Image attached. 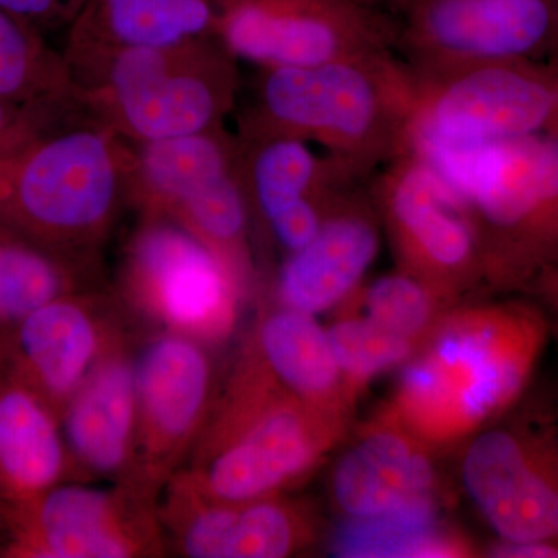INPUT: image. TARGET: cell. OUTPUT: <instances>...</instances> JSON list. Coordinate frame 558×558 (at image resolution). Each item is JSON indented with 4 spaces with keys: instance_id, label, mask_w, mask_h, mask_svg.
<instances>
[{
    "instance_id": "obj_1",
    "label": "cell",
    "mask_w": 558,
    "mask_h": 558,
    "mask_svg": "<svg viewBox=\"0 0 558 558\" xmlns=\"http://www.w3.org/2000/svg\"><path fill=\"white\" fill-rule=\"evenodd\" d=\"M549 333L546 312L526 301L450 307L407 360L387 410L432 449L469 440L521 398Z\"/></svg>"
},
{
    "instance_id": "obj_2",
    "label": "cell",
    "mask_w": 558,
    "mask_h": 558,
    "mask_svg": "<svg viewBox=\"0 0 558 558\" xmlns=\"http://www.w3.org/2000/svg\"><path fill=\"white\" fill-rule=\"evenodd\" d=\"M416 90V76L392 49L256 69L240 121L307 140L371 180L405 153Z\"/></svg>"
},
{
    "instance_id": "obj_3",
    "label": "cell",
    "mask_w": 558,
    "mask_h": 558,
    "mask_svg": "<svg viewBox=\"0 0 558 558\" xmlns=\"http://www.w3.org/2000/svg\"><path fill=\"white\" fill-rule=\"evenodd\" d=\"M348 424L295 398L245 343L179 472L218 501L281 495L318 468Z\"/></svg>"
},
{
    "instance_id": "obj_4",
    "label": "cell",
    "mask_w": 558,
    "mask_h": 558,
    "mask_svg": "<svg viewBox=\"0 0 558 558\" xmlns=\"http://www.w3.org/2000/svg\"><path fill=\"white\" fill-rule=\"evenodd\" d=\"M134 150L89 112L33 140L0 165V229L100 260L131 208Z\"/></svg>"
},
{
    "instance_id": "obj_5",
    "label": "cell",
    "mask_w": 558,
    "mask_h": 558,
    "mask_svg": "<svg viewBox=\"0 0 558 558\" xmlns=\"http://www.w3.org/2000/svg\"><path fill=\"white\" fill-rule=\"evenodd\" d=\"M468 208L484 288L534 292L558 259V135L410 149Z\"/></svg>"
},
{
    "instance_id": "obj_6",
    "label": "cell",
    "mask_w": 558,
    "mask_h": 558,
    "mask_svg": "<svg viewBox=\"0 0 558 558\" xmlns=\"http://www.w3.org/2000/svg\"><path fill=\"white\" fill-rule=\"evenodd\" d=\"M240 61L219 36L119 47L70 62L90 116L130 143L222 128L241 94Z\"/></svg>"
},
{
    "instance_id": "obj_7",
    "label": "cell",
    "mask_w": 558,
    "mask_h": 558,
    "mask_svg": "<svg viewBox=\"0 0 558 558\" xmlns=\"http://www.w3.org/2000/svg\"><path fill=\"white\" fill-rule=\"evenodd\" d=\"M131 145V208L138 216L172 220L190 231L252 290L255 240L234 134L222 126Z\"/></svg>"
},
{
    "instance_id": "obj_8",
    "label": "cell",
    "mask_w": 558,
    "mask_h": 558,
    "mask_svg": "<svg viewBox=\"0 0 558 558\" xmlns=\"http://www.w3.org/2000/svg\"><path fill=\"white\" fill-rule=\"evenodd\" d=\"M121 263L123 311L209 349L233 337L250 290L229 264L172 220L138 216Z\"/></svg>"
},
{
    "instance_id": "obj_9",
    "label": "cell",
    "mask_w": 558,
    "mask_h": 558,
    "mask_svg": "<svg viewBox=\"0 0 558 558\" xmlns=\"http://www.w3.org/2000/svg\"><path fill=\"white\" fill-rule=\"evenodd\" d=\"M159 497L135 483L57 484L0 508V557L140 558L167 549Z\"/></svg>"
},
{
    "instance_id": "obj_10",
    "label": "cell",
    "mask_w": 558,
    "mask_h": 558,
    "mask_svg": "<svg viewBox=\"0 0 558 558\" xmlns=\"http://www.w3.org/2000/svg\"><path fill=\"white\" fill-rule=\"evenodd\" d=\"M416 87L407 149L558 135L556 64L492 62L442 75L416 76Z\"/></svg>"
},
{
    "instance_id": "obj_11",
    "label": "cell",
    "mask_w": 558,
    "mask_h": 558,
    "mask_svg": "<svg viewBox=\"0 0 558 558\" xmlns=\"http://www.w3.org/2000/svg\"><path fill=\"white\" fill-rule=\"evenodd\" d=\"M398 269L449 307L484 286L478 234L468 208L438 172L405 150L369 180Z\"/></svg>"
},
{
    "instance_id": "obj_12",
    "label": "cell",
    "mask_w": 558,
    "mask_h": 558,
    "mask_svg": "<svg viewBox=\"0 0 558 558\" xmlns=\"http://www.w3.org/2000/svg\"><path fill=\"white\" fill-rule=\"evenodd\" d=\"M558 40V0H413L395 51L416 76L502 61H542Z\"/></svg>"
},
{
    "instance_id": "obj_13",
    "label": "cell",
    "mask_w": 558,
    "mask_h": 558,
    "mask_svg": "<svg viewBox=\"0 0 558 558\" xmlns=\"http://www.w3.org/2000/svg\"><path fill=\"white\" fill-rule=\"evenodd\" d=\"M234 137L253 236L281 258L318 233L349 190L369 182L295 135L240 121Z\"/></svg>"
},
{
    "instance_id": "obj_14",
    "label": "cell",
    "mask_w": 558,
    "mask_h": 558,
    "mask_svg": "<svg viewBox=\"0 0 558 558\" xmlns=\"http://www.w3.org/2000/svg\"><path fill=\"white\" fill-rule=\"evenodd\" d=\"M396 32L374 0H242L218 36L238 61L293 69L395 50Z\"/></svg>"
},
{
    "instance_id": "obj_15",
    "label": "cell",
    "mask_w": 558,
    "mask_h": 558,
    "mask_svg": "<svg viewBox=\"0 0 558 558\" xmlns=\"http://www.w3.org/2000/svg\"><path fill=\"white\" fill-rule=\"evenodd\" d=\"M135 480L160 495L189 461L218 392L211 352L199 341L153 330L135 352Z\"/></svg>"
},
{
    "instance_id": "obj_16",
    "label": "cell",
    "mask_w": 558,
    "mask_h": 558,
    "mask_svg": "<svg viewBox=\"0 0 558 558\" xmlns=\"http://www.w3.org/2000/svg\"><path fill=\"white\" fill-rule=\"evenodd\" d=\"M461 480L498 539L558 543V436L553 429L495 422L465 444Z\"/></svg>"
},
{
    "instance_id": "obj_17",
    "label": "cell",
    "mask_w": 558,
    "mask_h": 558,
    "mask_svg": "<svg viewBox=\"0 0 558 558\" xmlns=\"http://www.w3.org/2000/svg\"><path fill=\"white\" fill-rule=\"evenodd\" d=\"M159 517L167 543L189 558H284L317 537L314 513L296 499L218 501L180 472L161 488Z\"/></svg>"
},
{
    "instance_id": "obj_18",
    "label": "cell",
    "mask_w": 558,
    "mask_h": 558,
    "mask_svg": "<svg viewBox=\"0 0 558 558\" xmlns=\"http://www.w3.org/2000/svg\"><path fill=\"white\" fill-rule=\"evenodd\" d=\"M121 312L117 295L100 288L51 301L3 330V371L61 417L81 381L126 333Z\"/></svg>"
},
{
    "instance_id": "obj_19",
    "label": "cell",
    "mask_w": 558,
    "mask_h": 558,
    "mask_svg": "<svg viewBox=\"0 0 558 558\" xmlns=\"http://www.w3.org/2000/svg\"><path fill=\"white\" fill-rule=\"evenodd\" d=\"M380 227L369 182L349 190L318 233L282 256L271 282V303L315 317L339 310L379 255Z\"/></svg>"
},
{
    "instance_id": "obj_20",
    "label": "cell",
    "mask_w": 558,
    "mask_h": 558,
    "mask_svg": "<svg viewBox=\"0 0 558 558\" xmlns=\"http://www.w3.org/2000/svg\"><path fill=\"white\" fill-rule=\"evenodd\" d=\"M60 422L78 481L98 478L138 484L135 480L137 368L126 333L81 381Z\"/></svg>"
},
{
    "instance_id": "obj_21",
    "label": "cell",
    "mask_w": 558,
    "mask_h": 558,
    "mask_svg": "<svg viewBox=\"0 0 558 558\" xmlns=\"http://www.w3.org/2000/svg\"><path fill=\"white\" fill-rule=\"evenodd\" d=\"M427 444L387 409L362 428L330 476V495L344 520L373 519L436 498Z\"/></svg>"
},
{
    "instance_id": "obj_22",
    "label": "cell",
    "mask_w": 558,
    "mask_h": 558,
    "mask_svg": "<svg viewBox=\"0 0 558 558\" xmlns=\"http://www.w3.org/2000/svg\"><path fill=\"white\" fill-rule=\"evenodd\" d=\"M242 0H86L68 27L65 61L145 44L218 36Z\"/></svg>"
},
{
    "instance_id": "obj_23",
    "label": "cell",
    "mask_w": 558,
    "mask_h": 558,
    "mask_svg": "<svg viewBox=\"0 0 558 558\" xmlns=\"http://www.w3.org/2000/svg\"><path fill=\"white\" fill-rule=\"evenodd\" d=\"M274 379L325 413L351 418L355 398L344 384L328 329L315 315L271 303L247 340Z\"/></svg>"
},
{
    "instance_id": "obj_24",
    "label": "cell",
    "mask_w": 558,
    "mask_h": 558,
    "mask_svg": "<svg viewBox=\"0 0 558 558\" xmlns=\"http://www.w3.org/2000/svg\"><path fill=\"white\" fill-rule=\"evenodd\" d=\"M78 481L60 417L32 389L0 371V508Z\"/></svg>"
},
{
    "instance_id": "obj_25",
    "label": "cell",
    "mask_w": 558,
    "mask_h": 558,
    "mask_svg": "<svg viewBox=\"0 0 558 558\" xmlns=\"http://www.w3.org/2000/svg\"><path fill=\"white\" fill-rule=\"evenodd\" d=\"M100 260L62 255L0 229V329L51 301L98 289Z\"/></svg>"
},
{
    "instance_id": "obj_26",
    "label": "cell",
    "mask_w": 558,
    "mask_h": 558,
    "mask_svg": "<svg viewBox=\"0 0 558 558\" xmlns=\"http://www.w3.org/2000/svg\"><path fill=\"white\" fill-rule=\"evenodd\" d=\"M0 97L44 112L72 116L84 108L64 53L51 49L31 22L0 9Z\"/></svg>"
},
{
    "instance_id": "obj_27",
    "label": "cell",
    "mask_w": 558,
    "mask_h": 558,
    "mask_svg": "<svg viewBox=\"0 0 558 558\" xmlns=\"http://www.w3.org/2000/svg\"><path fill=\"white\" fill-rule=\"evenodd\" d=\"M337 557H468L472 546L444 526L436 498L422 499L373 519L344 520L332 539Z\"/></svg>"
},
{
    "instance_id": "obj_28",
    "label": "cell",
    "mask_w": 558,
    "mask_h": 558,
    "mask_svg": "<svg viewBox=\"0 0 558 558\" xmlns=\"http://www.w3.org/2000/svg\"><path fill=\"white\" fill-rule=\"evenodd\" d=\"M343 304L416 348L444 312L450 310L428 286L399 269L360 286Z\"/></svg>"
},
{
    "instance_id": "obj_29",
    "label": "cell",
    "mask_w": 558,
    "mask_h": 558,
    "mask_svg": "<svg viewBox=\"0 0 558 558\" xmlns=\"http://www.w3.org/2000/svg\"><path fill=\"white\" fill-rule=\"evenodd\" d=\"M337 311L341 315L326 329L344 384L359 398L371 380L405 365L416 344L377 328L347 304Z\"/></svg>"
},
{
    "instance_id": "obj_30",
    "label": "cell",
    "mask_w": 558,
    "mask_h": 558,
    "mask_svg": "<svg viewBox=\"0 0 558 558\" xmlns=\"http://www.w3.org/2000/svg\"><path fill=\"white\" fill-rule=\"evenodd\" d=\"M78 116L80 113L57 116L44 110L24 108L0 97V159H9L31 145L33 140Z\"/></svg>"
},
{
    "instance_id": "obj_31",
    "label": "cell",
    "mask_w": 558,
    "mask_h": 558,
    "mask_svg": "<svg viewBox=\"0 0 558 558\" xmlns=\"http://www.w3.org/2000/svg\"><path fill=\"white\" fill-rule=\"evenodd\" d=\"M0 9L31 22L44 35L70 25L68 10L61 0H0Z\"/></svg>"
},
{
    "instance_id": "obj_32",
    "label": "cell",
    "mask_w": 558,
    "mask_h": 558,
    "mask_svg": "<svg viewBox=\"0 0 558 558\" xmlns=\"http://www.w3.org/2000/svg\"><path fill=\"white\" fill-rule=\"evenodd\" d=\"M490 556L501 558H558V543L505 542V539H498L490 548Z\"/></svg>"
},
{
    "instance_id": "obj_33",
    "label": "cell",
    "mask_w": 558,
    "mask_h": 558,
    "mask_svg": "<svg viewBox=\"0 0 558 558\" xmlns=\"http://www.w3.org/2000/svg\"><path fill=\"white\" fill-rule=\"evenodd\" d=\"M534 292L545 299L546 303L549 304L550 310L556 312L558 319V259L557 263L550 267L548 274L539 279Z\"/></svg>"
},
{
    "instance_id": "obj_34",
    "label": "cell",
    "mask_w": 558,
    "mask_h": 558,
    "mask_svg": "<svg viewBox=\"0 0 558 558\" xmlns=\"http://www.w3.org/2000/svg\"><path fill=\"white\" fill-rule=\"evenodd\" d=\"M61 2L64 3L65 10H68L70 16V24H72V21L75 20L76 14L83 9L86 0H61Z\"/></svg>"
},
{
    "instance_id": "obj_35",
    "label": "cell",
    "mask_w": 558,
    "mask_h": 558,
    "mask_svg": "<svg viewBox=\"0 0 558 558\" xmlns=\"http://www.w3.org/2000/svg\"><path fill=\"white\" fill-rule=\"evenodd\" d=\"M376 3H381V5H391L395 7V9H399V11H402L403 9H407V7L410 5L413 0H374Z\"/></svg>"
},
{
    "instance_id": "obj_36",
    "label": "cell",
    "mask_w": 558,
    "mask_h": 558,
    "mask_svg": "<svg viewBox=\"0 0 558 558\" xmlns=\"http://www.w3.org/2000/svg\"><path fill=\"white\" fill-rule=\"evenodd\" d=\"M3 362H5V333L0 329V371L3 369Z\"/></svg>"
},
{
    "instance_id": "obj_37",
    "label": "cell",
    "mask_w": 558,
    "mask_h": 558,
    "mask_svg": "<svg viewBox=\"0 0 558 558\" xmlns=\"http://www.w3.org/2000/svg\"><path fill=\"white\" fill-rule=\"evenodd\" d=\"M5 160V159H0V165H2V161Z\"/></svg>"
}]
</instances>
